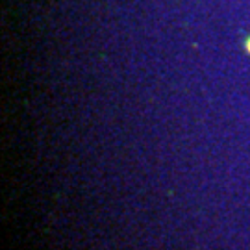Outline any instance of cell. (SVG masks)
<instances>
[{"instance_id":"cell-1","label":"cell","mask_w":250,"mask_h":250,"mask_svg":"<svg viewBox=\"0 0 250 250\" xmlns=\"http://www.w3.org/2000/svg\"><path fill=\"white\" fill-rule=\"evenodd\" d=\"M245 48H247V50H249V52H250V37H249V39H247V43H245Z\"/></svg>"}]
</instances>
